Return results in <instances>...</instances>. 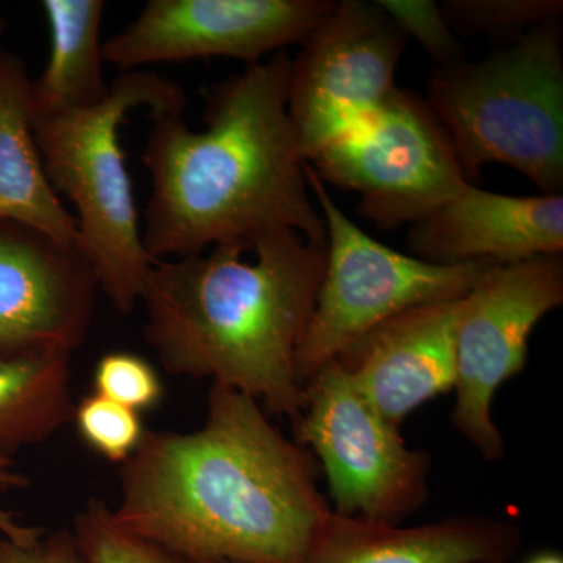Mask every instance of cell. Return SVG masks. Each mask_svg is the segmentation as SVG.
<instances>
[{"instance_id": "26", "label": "cell", "mask_w": 563, "mask_h": 563, "mask_svg": "<svg viewBox=\"0 0 563 563\" xmlns=\"http://www.w3.org/2000/svg\"><path fill=\"white\" fill-rule=\"evenodd\" d=\"M526 563H563V559L554 551H542V553L532 555Z\"/></svg>"}, {"instance_id": "9", "label": "cell", "mask_w": 563, "mask_h": 563, "mask_svg": "<svg viewBox=\"0 0 563 563\" xmlns=\"http://www.w3.org/2000/svg\"><path fill=\"white\" fill-rule=\"evenodd\" d=\"M562 303V255L492 266L461 298L453 424L487 461L506 453L492 412L496 393L523 372L533 329Z\"/></svg>"}, {"instance_id": "18", "label": "cell", "mask_w": 563, "mask_h": 563, "mask_svg": "<svg viewBox=\"0 0 563 563\" xmlns=\"http://www.w3.org/2000/svg\"><path fill=\"white\" fill-rule=\"evenodd\" d=\"M73 410L69 354L0 351V455L46 442Z\"/></svg>"}, {"instance_id": "6", "label": "cell", "mask_w": 563, "mask_h": 563, "mask_svg": "<svg viewBox=\"0 0 563 563\" xmlns=\"http://www.w3.org/2000/svg\"><path fill=\"white\" fill-rule=\"evenodd\" d=\"M306 177L324 220L328 258L296 351V379L302 388L377 325L422 303L462 298L495 266L435 265L391 250L343 213L309 163Z\"/></svg>"}, {"instance_id": "20", "label": "cell", "mask_w": 563, "mask_h": 563, "mask_svg": "<svg viewBox=\"0 0 563 563\" xmlns=\"http://www.w3.org/2000/svg\"><path fill=\"white\" fill-rule=\"evenodd\" d=\"M439 5L453 31L514 41L563 13L562 0H443Z\"/></svg>"}, {"instance_id": "3", "label": "cell", "mask_w": 563, "mask_h": 563, "mask_svg": "<svg viewBox=\"0 0 563 563\" xmlns=\"http://www.w3.org/2000/svg\"><path fill=\"white\" fill-rule=\"evenodd\" d=\"M328 242L279 232L155 261L144 282V340L173 376L211 379L299 420L296 351L312 317Z\"/></svg>"}, {"instance_id": "8", "label": "cell", "mask_w": 563, "mask_h": 563, "mask_svg": "<svg viewBox=\"0 0 563 563\" xmlns=\"http://www.w3.org/2000/svg\"><path fill=\"white\" fill-rule=\"evenodd\" d=\"M295 428L301 446L322 463L332 512L396 523L428 498L431 457L407 446L398 426L363 398L340 362L303 385Z\"/></svg>"}, {"instance_id": "25", "label": "cell", "mask_w": 563, "mask_h": 563, "mask_svg": "<svg viewBox=\"0 0 563 563\" xmlns=\"http://www.w3.org/2000/svg\"><path fill=\"white\" fill-rule=\"evenodd\" d=\"M29 479L14 468V463L5 455H0V490L27 487ZM46 531L22 525L16 515L0 507V537L20 547L35 543Z\"/></svg>"}, {"instance_id": "11", "label": "cell", "mask_w": 563, "mask_h": 563, "mask_svg": "<svg viewBox=\"0 0 563 563\" xmlns=\"http://www.w3.org/2000/svg\"><path fill=\"white\" fill-rule=\"evenodd\" d=\"M333 7L335 0H150L103 41V60L121 73L199 58L255 65L301 44Z\"/></svg>"}, {"instance_id": "2", "label": "cell", "mask_w": 563, "mask_h": 563, "mask_svg": "<svg viewBox=\"0 0 563 563\" xmlns=\"http://www.w3.org/2000/svg\"><path fill=\"white\" fill-rule=\"evenodd\" d=\"M291 57L246 66L206 96V129L180 111L151 113L143 243L154 261L190 257L279 232L325 243V224L288 117Z\"/></svg>"}, {"instance_id": "22", "label": "cell", "mask_w": 563, "mask_h": 563, "mask_svg": "<svg viewBox=\"0 0 563 563\" xmlns=\"http://www.w3.org/2000/svg\"><path fill=\"white\" fill-rule=\"evenodd\" d=\"M95 391L135 412L154 409L162 401L163 383L146 358L128 351L107 352L92 373Z\"/></svg>"}, {"instance_id": "10", "label": "cell", "mask_w": 563, "mask_h": 563, "mask_svg": "<svg viewBox=\"0 0 563 563\" xmlns=\"http://www.w3.org/2000/svg\"><path fill=\"white\" fill-rule=\"evenodd\" d=\"M291 57L288 117L309 163L396 90L407 36L374 2L340 0Z\"/></svg>"}, {"instance_id": "12", "label": "cell", "mask_w": 563, "mask_h": 563, "mask_svg": "<svg viewBox=\"0 0 563 563\" xmlns=\"http://www.w3.org/2000/svg\"><path fill=\"white\" fill-rule=\"evenodd\" d=\"M98 290L84 247L0 221V351L73 354L90 333Z\"/></svg>"}, {"instance_id": "27", "label": "cell", "mask_w": 563, "mask_h": 563, "mask_svg": "<svg viewBox=\"0 0 563 563\" xmlns=\"http://www.w3.org/2000/svg\"><path fill=\"white\" fill-rule=\"evenodd\" d=\"M7 32V20L5 16H3L2 11H0V41H2L3 35H5Z\"/></svg>"}, {"instance_id": "17", "label": "cell", "mask_w": 563, "mask_h": 563, "mask_svg": "<svg viewBox=\"0 0 563 563\" xmlns=\"http://www.w3.org/2000/svg\"><path fill=\"white\" fill-rule=\"evenodd\" d=\"M49 27V58L38 79L31 80L32 121L91 109L106 101L101 27L103 0H44Z\"/></svg>"}, {"instance_id": "15", "label": "cell", "mask_w": 563, "mask_h": 563, "mask_svg": "<svg viewBox=\"0 0 563 563\" xmlns=\"http://www.w3.org/2000/svg\"><path fill=\"white\" fill-rule=\"evenodd\" d=\"M521 531L509 520L453 517L412 528L329 510L303 563H509Z\"/></svg>"}, {"instance_id": "14", "label": "cell", "mask_w": 563, "mask_h": 563, "mask_svg": "<svg viewBox=\"0 0 563 563\" xmlns=\"http://www.w3.org/2000/svg\"><path fill=\"white\" fill-rule=\"evenodd\" d=\"M410 255L435 265H507L563 255V196H510L466 184L410 225Z\"/></svg>"}, {"instance_id": "21", "label": "cell", "mask_w": 563, "mask_h": 563, "mask_svg": "<svg viewBox=\"0 0 563 563\" xmlns=\"http://www.w3.org/2000/svg\"><path fill=\"white\" fill-rule=\"evenodd\" d=\"M81 442L111 463H125L139 450L146 428L141 413L90 393L74 406L73 418Z\"/></svg>"}, {"instance_id": "19", "label": "cell", "mask_w": 563, "mask_h": 563, "mask_svg": "<svg viewBox=\"0 0 563 563\" xmlns=\"http://www.w3.org/2000/svg\"><path fill=\"white\" fill-rule=\"evenodd\" d=\"M85 563H192L129 532L102 499H90L73 526Z\"/></svg>"}, {"instance_id": "5", "label": "cell", "mask_w": 563, "mask_h": 563, "mask_svg": "<svg viewBox=\"0 0 563 563\" xmlns=\"http://www.w3.org/2000/svg\"><path fill=\"white\" fill-rule=\"evenodd\" d=\"M562 32L561 20L547 22L484 60L429 77L426 102L470 184L487 163H503L542 195H562Z\"/></svg>"}, {"instance_id": "1", "label": "cell", "mask_w": 563, "mask_h": 563, "mask_svg": "<svg viewBox=\"0 0 563 563\" xmlns=\"http://www.w3.org/2000/svg\"><path fill=\"white\" fill-rule=\"evenodd\" d=\"M120 481L114 520L192 563H303L331 510L303 448L218 384L202 428L146 431Z\"/></svg>"}, {"instance_id": "24", "label": "cell", "mask_w": 563, "mask_h": 563, "mask_svg": "<svg viewBox=\"0 0 563 563\" xmlns=\"http://www.w3.org/2000/svg\"><path fill=\"white\" fill-rule=\"evenodd\" d=\"M0 563H85L73 529L44 532L35 543L20 547L0 537Z\"/></svg>"}, {"instance_id": "13", "label": "cell", "mask_w": 563, "mask_h": 563, "mask_svg": "<svg viewBox=\"0 0 563 563\" xmlns=\"http://www.w3.org/2000/svg\"><path fill=\"white\" fill-rule=\"evenodd\" d=\"M459 306L461 298L406 310L336 358L363 398L398 428L426 402L454 390Z\"/></svg>"}, {"instance_id": "7", "label": "cell", "mask_w": 563, "mask_h": 563, "mask_svg": "<svg viewBox=\"0 0 563 563\" xmlns=\"http://www.w3.org/2000/svg\"><path fill=\"white\" fill-rule=\"evenodd\" d=\"M309 165L324 184L358 195V213L384 231L417 224L470 184L426 99L401 88Z\"/></svg>"}, {"instance_id": "16", "label": "cell", "mask_w": 563, "mask_h": 563, "mask_svg": "<svg viewBox=\"0 0 563 563\" xmlns=\"http://www.w3.org/2000/svg\"><path fill=\"white\" fill-rule=\"evenodd\" d=\"M24 62L0 49V221L81 246L76 218L52 187L33 133Z\"/></svg>"}, {"instance_id": "23", "label": "cell", "mask_w": 563, "mask_h": 563, "mask_svg": "<svg viewBox=\"0 0 563 563\" xmlns=\"http://www.w3.org/2000/svg\"><path fill=\"white\" fill-rule=\"evenodd\" d=\"M399 31L413 38L439 68L465 60L463 47L439 3L433 0H374Z\"/></svg>"}, {"instance_id": "4", "label": "cell", "mask_w": 563, "mask_h": 563, "mask_svg": "<svg viewBox=\"0 0 563 563\" xmlns=\"http://www.w3.org/2000/svg\"><path fill=\"white\" fill-rule=\"evenodd\" d=\"M139 107L184 113V88L154 70H122L99 106L32 121L52 187L76 209L81 247L95 265L99 287L121 314L139 306L155 262L144 247L120 141L122 121Z\"/></svg>"}]
</instances>
